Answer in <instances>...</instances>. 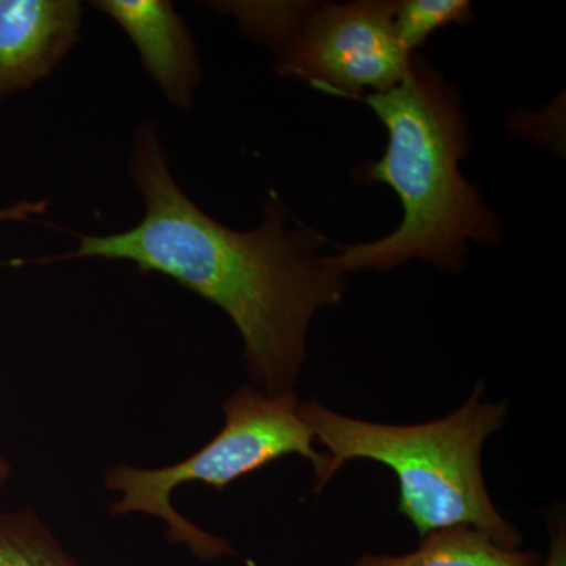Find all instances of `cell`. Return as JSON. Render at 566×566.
Instances as JSON below:
<instances>
[{
    "label": "cell",
    "mask_w": 566,
    "mask_h": 566,
    "mask_svg": "<svg viewBox=\"0 0 566 566\" xmlns=\"http://www.w3.org/2000/svg\"><path fill=\"white\" fill-rule=\"evenodd\" d=\"M472 18L471 3L464 0H405L395 3L394 28L401 46L412 54L438 29Z\"/></svg>",
    "instance_id": "30bf717a"
},
{
    "label": "cell",
    "mask_w": 566,
    "mask_h": 566,
    "mask_svg": "<svg viewBox=\"0 0 566 566\" xmlns=\"http://www.w3.org/2000/svg\"><path fill=\"white\" fill-rule=\"evenodd\" d=\"M542 562L538 553L506 549L476 528L450 527L423 536L412 553L367 554L354 566H539Z\"/></svg>",
    "instance_id": "ba28073f"
},
{
    "label": "cell",
    "mask_w": 566,
    "mask_h": 566,
    "mask_svg": "<svg viewBox=\"0 0 566 566\" xmlns=\"http://www.w3.org/2000/svg\"><path fill=\"white\" fill-rule=\"evenodd\" d=\"M129 172L145 200L144 219L115 234H80L74 251L11 264L106 259L174 279L222 308L244 340L249 374L268 394L293 392L305 363V335L316 312L342 303L346 275L319 255L323 238L289 227L271 202L252 232L205 214L174 180L156 126L134 142Z\"/></svg>",
    "instance_id": "6da1fadb"
},
{
    "label": "cell",
    "mask_w": 566,
    "mask_h": 566,
    "mask_svg": "<svg viewBox=\"0 0 566 566\" xmlns=\"http://www.w3.org/2000/svg\"><path fill=\"white\" fill-rule=\"evenodd\" d=\"M226 424L192 457L163 469L117 465L107 474L111 491L122 499L111 506L112 515L148 513L167 524L169 542L186 543L197 557L214 560L234 556L233 547L193 526L170 504L175 488L188 482L223 490L241 476L286 455H300L314 465L315 479L322 474L326 453L315 450V436L301 416V401L294 392L268 394L240 387L222 406Z\"/></svg>",
    "instance_id": "277c9868"
},
{
    "label": "cell",
    "mask_w": 566,
    "mask_h": 566,
    "mask_svg": "<svg viewBox=\"0 0 566 566\" xmlns=\"http://www.w3.org/2000/svg\"><path fill=\"white\" fill-rule=\"evenodd\" d=\"M364 102L389 132L382 159L363 170L400 197L405 216L394 233L374 243L346 245L327 262L342 274L390 271L423 260L458 271L469 241L495 243L497 222L460 170L469 134L460 96L438 73L412 59L408 76Z\"/></svg>",
    "instance_id": "7a4b0ae2"
},
{
    "label": "cell",
    "mask_w": 566,
    "mask_h": 566,
    "mask_svg": "<svg viewBox=\"0 0 566 566\" xmlns=\"http://www.w3.org/2000/svg\"><path fill=\"white\" fill-rule=\"evenodd\" d=\"M483 392L485 386L476 385L452 415L416 424L367 422L315 398L301 401V416L327 449L316 493L349 461H375L394 472L398 512L420 538L441 528L472 527L506 549H520L523 534L494 505L482 469L483 447L504 427L506 405L483 400Z\"/></svg>",
    "instance_id": "3957f363"
},
{
    "label": "cell",
    "mask_w": 566,
    "mask_h": 566,
    "mask_svg": "<svg viewBox=\"0 0 566 566\" xmlns=\"http://www.w3.org/2000/svg\"><path fill=\"white\" fill-rule=\"evenodd\" d=\"M46 208L48 203L44 202V200H40V202L22 200V202L11 205V207L2 208V210H0V222L28 221V219L33 218V216H40L46 212ZM9 475V464L0 457V488L6 485Z\"/></svg>",
    "instance_id": "8fae6325"
},
{
    "label": "cell",
    "mask_w": 566,
    "mask_h": 566,
    "mask_svg": "<svg viewBox=\"0 0 566 566\" xmlns=\"http://www.w3.org/2000/svg\"><path fill=\"white\" fill-rule=\"evenodd\" d=\"M0 566H81L32 512L0 515Z\"/></svg>",
    "instance_id": "9c48e42d"
},
{
    "label": "cell",
    "mask_w": 566,
    "mask_h": 566,
    "mask_svg": "<svg viewBox=\"0 0 566 566\" xmlns=\"http://www.w3.org/2000/svg\"><path fill=\"white\" fill-rule=\"evenodd\" d=\"M549 554L539 566H566V528L564 516L557 515L549 526Z\"/></svg>",
    "instance_id": "7c38bea8"
},
{
    "label": "cell",
    "mask_w": 566,
    "mask_h": 566,
    "mask_svg": "<svg viewBox=\"0 0 566 566\" xmlns=\"http://www.w3.org/2000/svg\"><path fill=\"white\" fill-rule=\"evenodd\" d=\"M395 3L297 2L270 46L285 76L334 95L389 91L408 76L412 54L394 28Z\"/></svg>",
    "instance_id": "5b68a950"
},
{
    "label": "cell",
    "mask_w": 566,
    "mask_h": 566,
    "mask_svg": "<svg viewBox=\"0 0 566 566\" xmlns=\"http://www.w3.org/2000/svg\"><path fill=\"white\" fill-rule=\"evenodd\" d=\"M74 0H0V102L43 80L80 40Z\"/></svg>",
    "instance_id": "8992f818"
},
{
    "label": "cell",
    "mask_w": 566,
    "mask_h": 566,
    "mask_svg": "<svg viewBox=\"0 0 566 566\" xmlns=\"http://www.w3.org/2000/svg\"><path fill=\"white\" fill-rule=\"evenodd\" d=\"M95 9L109 14L136 44L145 69L164 95L178 107L191 106L200 80L196 44L185 20L166 0H99Z\"/></svg>",
    "instance_id": "52a82bcc"
}]
</instances>
